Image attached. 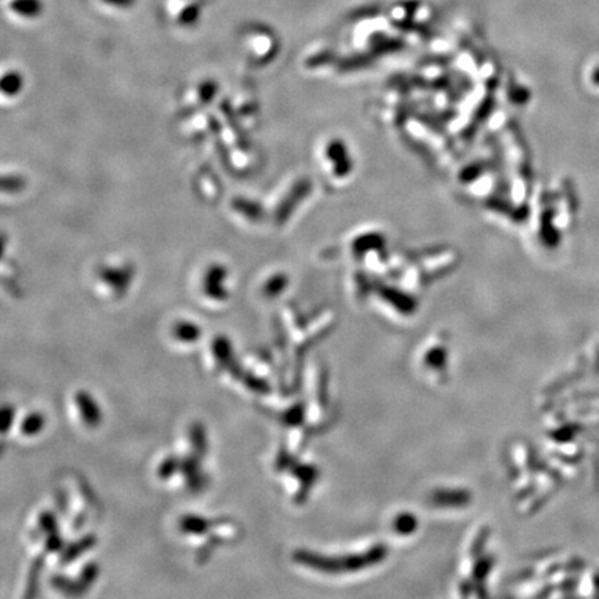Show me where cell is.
<instances>
[{
	"instance_id": "30bf717a",
	"label": "cell",
	"mask_w": 599,
	"mask_h": 599,
	"mask_svg": "<svg viewBox=\"0 0 599 599\" xmlns=\"http://www.w3.org/2000/svg\"><path fill=\"white\" fill-rule=\"evenodd\" d=\"M189 438H191L195 455H198L199 458H202L207 452V434H205V429L201 423L196 422L191 426Z\"/></svg>"
},
{
	"instance_id": "5b68a950",
	"label": "cell",
	"mask_w": 599,
	"mask_h": 599,
	"mask_svg": "<svg viewBox=\"0 0 599 599\" xmlns=\"http://www.w3.org/2000/svg\"><path fill=\"white\" fill-rule=\"evenodd\" d=\"M216 523L199 515H184L179 519V530L186 536H202L209 532Z\"/></svg>"
},
{
	"instance_id": "ac0fdd59",
	"label": "cell",
	"mask_w": 599,
	"mask_h": 599,
	"mask_svg": "<svg viewBox=\"0 0 599 599\" xmlns=\"http://www.w3.org/2000/svg\"><path fill=\"white\" fill-rule=\"evenodd\" d=\"M63 538L60 537V534L56 532V533H51V534H49L47 536V538H46V550L49 551V552H56V551H60L61 548H63Z\"/></svg>"
},
{
	"instance_id": "6da1fadb",
	"label": "cell",
	"mask_w": 599,
	"mask_h": 599,
	"mask_svg": "<svg viewBox=\"0 0 599 599\" xmlns=\"http://www.w3.org/2000/svg\"><path fill=\"white\" fill-rule=\"evenodd\" d=\"M227 269L223 264H211L204 272L202 278V293L212 301L222 303L227 300L229 291L226 287Z\"/></svg>"
},
{
	"instance_id": "2e32d148",
	"label": "cell",
	"mask_w": 599,
	"mask_h": 599,
	"mask_svg": "<svg viewBox=\"0 0 599 599\" xmlns=\"http://www.w3.org/2000/svg\"><path fill=\"white\" fill-rule=\"evenodd\" d=\"M15 417V409L13 405L6 404L1 406V412H0V420H1V433L6 434L8 431V429L13 426Z\"/></svg>"
},
{
	"instance_id": "9c48e42d",
	"label": "cell",
	"mask_w": 599,
	"mask_h": 599,
	"mask_svg": "<svg viewBox=\"0 0 599 599\" xmlns=\"http://www.w3.org/2000/svg\"><path fill=\"white\" fill-rule=\"evenodd\" d=\"M24 88V78L17 71L11 70L6 74H3L1 78V93L7 97H15L21 93Z\"/></svg>"
},
{
	"instance_id": "4fadbf2b",
	"label": "cell",
	"mask_w": 599,
	"mask_h": 599,
	"mask_svg": "<svg viewBox=\"0 0 599 599\" xmlns=\"http://www.w3.org/2000/svg\"><path fill=\"white\" fill-rule=\"evenodd\" d=\"M181 469V459L178 456H167L166 459H163V462L160 463L159 469H157V476L161 480H168L171 479L177 472H179Z\"/></svg>"
},
{
	"instance_id": "8fae6325",
	"label": "cell",
	"mask_w": 599,
	"mask_h": 599,
	"mask_svg": "<svg viewBox=\"0 0 599 599\" xmlns=\"http://www.w3.org/2000/svg\"><path fill=\"white\" fill-rule=\"evenodd\" d=\"M10 8L24 18H35L40 14V3L38 0H11Z\"/></svg>"
},
{
	"instance_id": "7c38bea8",
	"label": "cell",
	"mask_w": 599,
	"mask_h": 599,
	"mask_svg": "<svg viewBox=\"0 0 599 599\" xmlns=\"http://www.w3.org/2000/svg\"><path fill=\"white\" fill-rule=\"evenodd\" d=\"M241 378H243V383L246 385V388L248 390H251L253 393L268 394L271 392V388H269L268 382L264 381V379H261V378H258V376H255L251 372H244L241 375Z\"/></svg>"
},
{
	"instance_id": "9a60e30c",
	"label": "cell",
	"mask_w": 599,
	"mask_h": 599,
	"mask_svg": "<svg viewBox=\"0 0 599 599\" xmlns=\"http://www.w3.org/2000/svg\"><path fill=\"white\" fill-rule=\"evenodd\" d=\"M38 523H39V529L47 534L57 532V519L54 513L50 511H43L38 518Z\"/></svg>"
},
{
	"instance_id": "277c9868",
	"label": "cell",
	"mask_w": 599,
	"mask_h": 599,
	"mask_svg": "<svg viewBox=\"0 0 599 599\" xmlns=\"http://www.w3.org/2000/svg\"><path fill=\"white\" fill-rule=\"evenodd\" d=\"M199 459V456L195 454L192 456H186V458L181 459L179 472L185 476L188 486L193 491H200L201 488H204L205 481H207L205 476L201 473Z\"/></svg>"
},
{
	"instance_id": "ffe728a7",
	"label": "cell",
	"mask_w": 599,
	"mask_h": 599,
	"mask_svg": "<svg viewBox=\"0 0 599 599\" xmlns=\"http://www.w3.org/2000/svg\"><path fill=\"white\" fill-rule=\"evenodd\" d=\"M596 79H597V81H598L599 82V71L598 72H597V75H596Z\"/></svg>"
},
{
	"instance_id": "e0dca14e",
	"label": "cell",
	"mask_w": 599,
	"mask_h": 599,
	"mask_svg": "<svg viewBox=\"0 0 599 599\" xmlns=\"http://www.w3.org/2000/svg\"><path fill=\"white\" fill-rule=\"evenodd\" d=\"M283 289V279L279 276H273L269 280L265 282V285L262 286V291L265 296L272 297L280 293V290Z\"/></svg>"
},
{
	"instance_id": "ba28073f",
	"label": "cell",
	"mask_w": 599,
	"mask_h": 599,
	"mask_svg": "<svg viewBox=\"0 0 599 599\" xmlns=\"http://www.w3.org/2000/svg\"><path fill=\"white\" fill-rule=\"evenodd\" d=\"M46 424V419L40 412L28 413L19 423V433L25 437L38 436Z\"/></svg>"
},
{
	"instance_id": "d6986e66",
	"label": "cell",
	"mask_w": 599,
	"mask_h": 599,
	"mask_svg": "<svg viewBox=\"0 0 599 599\" xmlns=\"http://www.w3.org/2000/svg\"><path fill=\"white\" fill-rule=\"evenodd\" d=\"M102 1L110 7H117V8H128L135 3V0H102Z\"/></svg>"
},
{
	"instance_id": "5bb4252c",
	"label": "cell",
	"mask_w": 599,
	"mask_h": 599,
	"mask_svg": "<svg viewBox=\"0 0 599 599\" xmlns=\"http://www.w3.org/2000/svg\"><path fill=\"white\" fill-rule=\"evenodd\" d=\"M97 576H99V566L95 562H89L83 566L79 576V582L88 590L96 582Z\"/></svg>"
},
{
	"instance_id": "7a4b0ae2",
	"label": "cell",
	"mask_w": 599,
	"mask_h": 599,
	"mask_svg": "<svg viewBox=\"0 0 599 599\" xmlns=\"http://www.w3.org/2000/svg\"><path fill=\"white\" fill-rule=\"evenodd\" d=\"M74 402L79 409L81 419L83 424L89 429H96L102 423V412L93 397L83 390H79L74 394Z\"/></svg>"
},
{
	"instance_id": "3957f363",
	"label": "cell",
	"mask_w": 599,
	"mask_h": 599,
	"mask_svg": "<svg viewBox=\"0 0 599 599\" xmlns=\"http://www.w3.org/2000/svg\"><path fill=\"white\" fill-rule=\"evenodd\" d=\"M211 350H212V356H214L215 361L218 362L219 368H226L232 374H236V375L239 374V367H236L234 361H233L232 343L226 336H223V335L216 336L212 340Z\"/></svg>"
},
{
	"instance_id": "8992f818",
	"label": "cell",
	"mask_w": 599,
	"mask_h": 599,
	"mask_svg": "<svg viewBox=\"0 0 599 599\" xmlns=\"http://www.w3.org/2000/svg\"><path fill=\"white\" fill-rule=\"evenodd\" d=\"M96 543H97V538H96L95 534L83 536L81 540L70 544L68 547H65L63 550L61 557H60V564L61 565L71 564L72 561H75L77 558H79L86 551H90L96 545Z\"/></svg>"
},
{
	"instance_id": "52a82bcc",
	"label": "cell",
	"mask_w": 599,
	"mask_h": 599,
	"mask_svg": "<svg viewBox=\"0 0 599 599\" xmlns=\"http://www.w3.org/2000/svg\"><path fill=\"white\" fill-rule=\"evenodd\" d=\"M202 330L199 325L193 324L192 321H178L173 326V336L179 343H196L201 339Z\"/></svg>"
}]
</instances>
